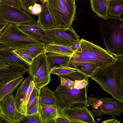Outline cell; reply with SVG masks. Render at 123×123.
<instances>
[{
    "label": "cell",
    "instance_id": "cell-1",
    "mask_svg": "<svg viewBox=\"0 0 123 123\" xmlns=\"http://www.w3.org/2000/svg\"><path fill=\"white\" fill-rule=\"evenodd\" d=\"M90 78L113 98L123 102V56L104 68H98Z\"/></svg>",
    "mask_w": 123,
    "mask_h": 123
},
{
    "label": "cell",
    "instance_id": "cell-2",
    "mask_svg": "<svg viewBox=\"0 0 123 123\" xmlns=\"http://www.w3.org/2000/svg\"><path fill=\"white\" fill-rule=\"evenodd\" d=\"M80 41L79 47L63 67L78 70L77 67L79 65L89 62L95 63L98 68H103L115 61L116 58L106 50L84 39H81Z\"/></svg>",
    "mask_w": 123,
    "mask_h": 123
},
{
    "label": "cell",
    "instance_id": "cell-3",
    "mask_svg": "<svg viewBox=\"0 0 123 123\" xmlns=\"http://www.w3.org/2000/svg\"><path fill=\"white\" fill-rule=\"evenodd\" d=\"M98 20L107 51L115 58L123 56V19L108 17Z\"/></svg>",
    "mask_w": 123,
    "mask_h": 123
},
{
    "label": "cell",
    "instance_id": "cell-4",
    "mask_svg": "<svg viewBox=\"0 0 123 123\" xmlns=\"http://www.w3.org/2000/svg\"><path fill=\"white\" fill-rule=\"evenodd\" d=\"M46 5L55 28H70L76 12L74 0H47Z\"/></svg>",
    "mask_w": 123,
    "mask_h": 123
},
{
    "label": "cell",
    "instance_id": "cell-5",
    "mask_svg": "<svg viewBox=\"0 0 123 123\" xmlns=\"http://www.w3.org/2000/svg\"><path fill=\"white\" fill-rule=\"evenodd\" d=\"M88 87V85L83 89H78L74 86L59 85L54 92L60 105L58 111L64 108L87 106Z\"/></svg>",
    "mask_w": 123,
    "mask_h": 123
},
{
    "label": "cell",
    "instance_id": "cell-6",
    "mask_svg": "<svg viewBox=\"0 0 123 123\" xmlns=\"http://www.w3.org/2000/svg\"><path fill=\"white\" fill-rule=\"evenodd\" d=\"M0 42L8 46L12 50L28 45H46L24 32L16 25L10 23L0 35Z\"/></svg>",
    "mask_w": 123,
    "mask_h": 123
},
{
    "label": "cell",
    "instance_id": "cell-7",
    "mask_svg": "<svg viewBox=\"0 0 123 123\" xmlns=\"http://www.w3.org/2000/svg\"><path fill=\"white\" fill-rule=\"evenodd\" d=\"M87 104L93 108L90 111L94 118L105 114L115 117L123 113V104L113 98L87 96Z\"/></svg>",
    "mask_w": 123,
    "mask_h": 123
},
{
    "label": "cell",
    "instance_id": "cell-8",
    "mask_svg": "<svg viewBox=\"0 0 123 123\" xmlns=\"http://www.w3.org/2000/svg\"><path fill=\"white\" fill-rule=\"evenodd\" d=\"M3 22L16 25L37 23L34 17L21 8L0 3V23Z\"/></svg>",
    "mask_w": 123,
    "mask_h": 123
},
{
    "label": "cell",
    "instance_id": "cell-9",
    "mask_svg": "<svg viewBox=\"0 0 123 123\" xmlns=\"http://www.w3.org/2000/svg\"><path fill=\"white\" fill-rule=\"evenodd\" d=\"M44 30L53 44L69 47L80 40V36L73 27Z\"/></svg>",
    "mask_w": 123,
    "mask_h": 123
},
{
    "label": "cell",
    "instance_id": "cell-10",
    "mask_svg": "<svg viewBox=\"0 0 123 123\" xmlns=\"http://www.w3.org/2000/svg\"><path fill=\"white\" fill-rule=\"evenodd\" d=\"M13 93L0 101V113L13 123H18L25 115L18 110Z\"/></svg>",
    "mask_w": 123,
    "mask_h": 123
},
{
    "label": "cell",
    "instance_id": "cell-11",
    "mask_svg": "<svg viewBox=\"0 0 123 123\" xmlns=\"http://www.w3.org/2000/svg\"><path fill=\"white\" fill-rule=\"evenodd\" d=\"M58 114L62 117L86 122L92 123L95 121L87 106L63 108L58 111Z\"/></svg>",
    "mask_w": 123,
    "mask_h": 123
},
{
    "label": "cell",
    "instance_id": "cell-12",
    "mask_svg": "<svg viewBox=\"0 0 123 123\" xmlns=\"http://www.w3.org/2000/svg\"><path fill=\"white\" fill-rule=\"evenodd\" d=\"M32 77L29 75L26 78L16 89V94L14 95L18 110L23 115L26 116L27 106L26 100L27 93L32 81Z\"/></svg>",
    "mask_w": 123,
    "mask_h": 123
},
{
    "label": "cell",
    "instance_id": "cell-13",
    "mask_svg": "<svg viewBox=\"0 0 123 123\" xmlns=\"http://www.w3.org/2000/svg\"><path fill=\"white\" fill-rule=\"evenodd\" d=\"M16 25L22 31L34 39L45 44L52 43L45 30L37 24H22Z\"/></svg>",
    "mask_w": 123,
    "mask_h": 123
},
{
    "label": "cell",
    "instance_id": "cell-14",
    "mask_svg": "<svg viewBox=\"0 0 123 123\" xmlns=\"http://www.w3.org/2000/svg\"><path fill=\"white\" fill-rule=\"evenodd\" d=\"M50 74H57L60 77L74 81L85 79L88 81L89 77L78 70L65 67H54L50 69Z\"/></svg>",
    "mask_w": 123,
    "mask_h": 123
},
{
    "label": "cell",
    "instance_id": "cell-15",
    "mask_svg": "<svg viewBox=\"0 0 123 123\" xmlns=\"http://www.w3.org/2000/svg\"><path fill=\"white\" fill-rule=\"evenodd\" d=\"M45 54L42 53L34 58L30 65L28 72L32 80L43 72L50 70Z\"/></svg>",
    "mask_w": 123,
    "mask_h": 123
},
{
    "label": "cell",
    "instance_id": "cell-16",
    "mask_svg": "<svg viewBox=\"0 0 123 123\" xmlns=\"http://www.w3.org/2000/svg\"><path fill=\"white\" fill-rule=\"evenodd\" d=\"M29 68L9 65L6 68L0 69V83L9 82L22 76L28 71Z\"/></svg>",
    "mask_w": 123,
    "mask_h": 123
},
{
    "label": "cell",
    "instance_id": "cell-17",
    "mask_svg": "<svg viewBox=\"0 0 123 123\" xmlns=\"http://www.w3.org/2000/svg\"><path fill=\"white\" fill-rule=\"evenodd\" d=\"M39 104L55 107L59 111L60 105L54 92L47 87H44L39 90Z\"/></svg>",
    "mask_w": 123,
    "mask_h": 123
},
{
    "label": "cell",
    "instance_id": "cell-18",
    "mask_svg": "<svg viewBox=\"0 0 123 123\" xmlns=\"http://www.w3.org/2000/svg\"><path fill=\"white\" fill-rule=\"evenodd\" d=\"M47 0H40L42 4V9L38 15L37 24L44 30L54 28V24L50 13L46 6Z\"/></svg>",
    "mask_w": 123,
    "mask_h": 123
},
{
    "label": "cell",
    "instance_id": "cell-19",
    "mask_svg": "<svg viewBox=\"0 0 123 123\" xmlns=\"http://www.w3.org/2000/svg\"><path fill=\"white\" fill-rule=\"evenodd\" d=\"M38 113L43 123H48L54 120L59 116L57 108L40 104L38 107Z\"/></svg>",
    "mask_w": 123,
    "mask_h": 123
},
{
    "label": "cell",
    "instance_id": "cell-20",
    "mask_svg": "<svg viewBox=\"0 0 123 123\" xmlns=\"http://www.w3.org/2000/svg\"><path fill=\"white\" fill-rule=\"evenodd\" d=\"M0 57L9 65L23 68H29L30 66L15 55L12 50L0 51Z\"/></svg>",
    "mask_w": 123,
    "mask_h": 123
},
{
    "label": "cell",
    "instance_id": "cell-21",
    "mask_svg": "<svg viewBox=\"0 0 123 123\" xmlns=\"http://www.w3.org/2000/svg\"><path fill=\"white\" fill-rule=\"evenodd\" d=\"M47 60L50 70L54 67H63L68 63L70 56L46 53Z\"/></svg>",
    "mask_w": 123,
    "mask_h": 123
},
{
    "label": "cell",
    "instance_id": "cell-22",
    "mask_svg": "<svg viewBox=\"0 0 123 123\" xmlns=\"http://www.w3.org/2000/svg\"><path fill=\"white\" fill-rule=\"evenodd\" d=\"M91 10L100 18L105 19L108 17V0H90Z\"/></svg>",
    "mask_w": 123,
    "mask_h": 123
},
{
    "label": "cell",
    "instance_id": "cell-23",
    "mask_svg": "<svg viewBox=\"0 0 123 123\" xmlns=\"http://www.w3.org/2000/svg\"><path fill=\"white\" fill-rule=\"evenodd\" d=\"M123 13V0H108V17L121 18Z\"/></svg>",
    "mask_w": 123,
    "mask_h": 123
},
{
    "label": "cell",
    "instance_id": "cell-24",
    "mask_svg": "<svg viewBox=\"0 0 123 123\" xmlns=\"http://www.w3.org/2000/svg\"><path fill=\"white\" fill-rule=\"evenodd\" d=\"M69 47L52 43L46 44L45 49L46 53L49 52L71 56L74 52L70 49Z\"/></svg>",
    "mask_w": 123,
    "mask_h": 123
},
{
    "label": "cell",
    "instance_id": "cell-25",
    "mask_svg": "<svg viewBox=\"0 0 123 123\" xmlns=\"http://www.w3.org/2000/svg\"><path fill=\"white\" fill-rule=\"evenodd\" d=\"M24 79L22 76L17 77L10 81L0 90V101L6 95L13 92L21 84Z\"/></svg>",
    "mask_w": 123,
    "mask_h": 123
},
{
    "label": "cell",
    "instance_id": "cell-26",
    "mask_svg": "<svg viewBox=\"0 0 123 123\" xmlns=\"http://www.w3.org/2000/svg\"><path fill=\"white\" fill-rule=\"evenodd\" d=\"M45 45L42 44L28 45L16 50L25 52L33 59L41 54L46 53Z\"/></svg>",
    "mask_w": 123,
    "mask_h": 123
},
{
    "label": "cell",
    "instance_id": "cell-27",
    "mask_svg": "<svg viewBox=\"0 0 123 123\" xmlns=\"http://www.w3.org/2000/svg\"><path fill=\"white\" fill-rule=\"evenodd\" d=\"M50 70L43 72L32 80L35 87L39 90L50 82L51 78Z\"/></svg>",
    "mask_w": 123,
    "mask_h": 123
},
{
    "label": "cell",
    "instance_id": "cell-28",
    "mask_svg": "<svg viewBox=\"0 0 123 123\" xmlns=\"http://www.w3.org/2000/svg\"><path fill=\"white\" fill-rule=\"evenodd\" d=\"M98 68L95 64L89 62L82 63L77 67L78 70L90 77Z\"/></svg>",
    "mask_w": 123,
    "mask_h": 123
},
{
    "label": "cell",
    "instance_id": "cell-29",
    "mask_svg": "<svg viewBox=\"0 0 123 123\" xmlns=\"http://www.w3.org/2000/svg\"><path fill=\"white\" fill-rule=\"evenodd\" d=\"M18 123H43L38 113L37 114L24 116Z\"/></svg>",
    "mask_w": 123,
    "mask_h": 123
},
{
    "label": "cell",
    "instance_id": "cell-30",
    "mask_svg": "<svg viewBox=\"0 0 123 123\" xmlns=\"http://www.w3.org/2000/svg\"><path fill=\"white\" fill-rule=\"evenodd\" d=\"M39 90L35 86L33 89L27 103V110L30 107L39 102Z\"/></svg>",
    "mask_w": 123,
    "mask_h": 123
},
{
    "label": "cell",
    "instance_id": "cell-31",
    "mask_svg": "<svg viewBox=\"0 0 123 123\" xmlns=\"http://www.w3.org/2000/svg\"><path fill=\"white\" fill-rule=\"evenodd\" d=\"M12 51L15 55L29 65L32 63L33 59L27 53L16 50H12Z\"/></svg>",
    "mask_w": 123,
    "mask_h": 123
},
{
    "label": "cell",
    "instance_id": "cell-32",
    "mask_svg": "<svg viewBox=\"0 0 123 123\" xmlns=\"http://www.w3.org/2000/svg\"><path fill=\"white\" fill-rule=\"evenodd\" d=\"M21 8L26 12L30 14L33 6L38 1L36 0H20Z\"/></svg>",
    "mask_w": 123,
    "mask_h": 123
},
{
    "label": "cell",
    "instance_id": "cell-33",
    "mask_svg": "<svg viewBox=\"0 0 123 123\" xmlns=\"http://www.w3.org/2000/svg\"><path fill=\"white\" fill-rule=\"evenodd\" d=\"M0 3L10 6L21 8L20 0H0Z\"/></svg>",
    "mask_w": 123,
    "mask_h": 123
},
{
    "label": "cell",
    "instance_id": "cell-34",
    "mask_svg": "<svg viewBox=\"0 0 123 123\" xmlns=\"http://www.w3.org/2000/svg\"><path fill=\"white\" fill-rule=\"evenodd\" d=\"M88 81L85 79L76 80L74 82V87L78 89H83L88 85Z\"/></svg>",
    "mask_w": 123,
    "mask_h": 123
},
{
    "label": "cell",
    "instance_id": "cell-35",
    "mask_svg": "<svg viewBox=\"0 0 123 123\" xmlns=\"http://www.w3.org/2000/svg\"><path fill=\"white\" fill-rule=\"evenodd\" d=\"M39 102L32 105L27 110V115L35 114L38 113Z\"/></svg>",
    "mask_w": 123,
    "mask_h": 123
},
{
    "label": "cell",
    "instance_id": "cell-36",
    "mask_svg": "<svg viewBox=\"0 0 123 123\" xmlns=\"http://www.w3.org/2000/svg\"><path fill=\"white\" fill-rule=\"evenodd\" d=\"M42 9V5L36 3L32 7L31 13L34 15H38L41 12Z\"/></svg>",
    "mask_w": 123,
    "mask_h": 123
},
{
    "label": "cell",
    "instance_id": "cell-37",
    "mask_svg": "<svg viewBox=\"0 0 123 123\" xmlns=\"http://www.w3.org/2000/svg\"><path fill=\"white\" fill-rule=\"evenodd\" d=\"M60 85L67 87H72L74 86V82L68 79L60 77Z\"/></svg>",
    "mask_w": 123,
    "mask_h": 123
},
{
    "label": "cell",
    "instance_id": "cell-38",
    "mask_svg": "<svg viewBox=\"0 0 123 123\" xmlns=\"http://www.w3.org/2000/svg\"><path fill=\"white\" fill-rule=\"evenodd\" d=\"M54 123H71L66 118L59 115L54 121Z\"/></svg>",
    "mask_w": 123,
    "mask_h": 123
},
{
    "label": "cell",
    "instance_id": "cell-39",
    "mask_svg": "<svg viewBox=\"0 0 123 123\" xmlns=\"http://www.w3.org/2000/svg\"><path fill=\"white\" fill-rule=\"evenodd\" d=\"M35 86L34 83L32 80L31 83L27 94L26 100V104L27 106L29 98L31 93L33 89Z\"/></svg>",
    "mask_w": 123,
    "mask_h": 123
},
{
    "label": "cell",
    "instance_id": "cell-40",
    "mask_svg": "<svg viewBox=\"0 0 123 123\" xmlns=\"http://www.w3.org/2000/svg\"><path fill=\"white\" fill-rule=\"evenodd\" d=\"M9 65L0 57V69L6 68Z\"/></svg>",
    "mask_w": 123,
    "mask_h": 123
},
{
    "label": "cell",
    "instance_id": "cell-41",
    "mask_svg": "<svg viewBox=\"0 0 123 123\" xmlns=\"http://www.w3.org/2000/svg\"><path fill=\"white\" fill-rule=\"evenodd\" d=\"M102 123H121L118 121L115 117L111 119H108L104 121Z\"/></svg>",
    "mask_w": 123,
    "mask_h": 123
},
{
    "label": "cell",
    "instance_id": "cell-42",
    "mask_svg": "<svg viewBox=\"0 0 123 123\" xmlns=\"http://www.w3.org/2000/svg\"><path fill=\"white\" fill-rule=\"evenodd\" d=\"M0 123H13L0 113Z\"/></svg>",
    "mask_w": 123,
    "mask_h": 123
},
{
    "label": "cell",
    "instance_id": "cell-43",
    "mask_svg": "<svg viewBox=\"0 0 123 123\" xmlns=\"http://www.w3.org/2000/svg\"><path fill=\"white\" fill-rule=\"evenodd\" d=\"M80 41L77 42L73 45L69 47L70 49L74 52H75L79 47L80 45Z\"/></svg>",
    "mask_w": 123,
    "mask_h": 123
},
{
    "label": "cell",
    "instance_id": "cell-44",
    "mask_svg": "<svg viewBox=\"0 0 123 123\" xmlns=\"http://www.w3.org/2000/svg\"><path fill=\"white\" fill-rule=\"evenodd\" d=\"M8 23L7 22L0 23V35Z\"/></svg>",
    "mask_w": 123,
    "mask_h": 123
},
{
    "label": "cell",
    "instance_id": "cell-45",
    "mask_svg": "<svg viewBox=\"0 0 123 123\" xmlns=\"http://www.w3.org/2000/svg\"><path fill=\"white\" fill-rule=\"evenodd\" d=\"M8 49L11 50L8 46L0 42V51Z\"/></svg>",
    "mask_w": 123,
    "mask_h": 123
},
{
    "label": "cell",
    "instance_id": "cell-46",
    "mask_svg": "<svg viewBox=\"0 0 123 123\" xmlns=\"http://www.w3.org/2000/svg\"><path fill=\"white\" fill-rule=\"evenodd\" d=\"M65 118L69 120L70 121L71 123H98L95 121L92 123H89L76 120L68 118L66 117Z\"/></svg>",
    "mask_w": 123,
    "mask_h": 123
},
{
    "label": "cell",
    "instance_id": "cell-47",
    "mask_svg": "<svg viewBox=\"0 0 123 123\" xmlns=\"http://www.w3.org/2000/svg\"><path fill=\"white\" fill-rule=\"evenodd\" d=\"M10 81L5 83H0V90L7 85Z\"/></svg>",
    "mask_w": 123,
    "mask_h": 123
},
{
    "label": "cell",
    "instance_id": "cell-48",
    "mask_svg": "<svg viewBox=\"0 0 123 123\" xmlns=\"http://www.w3.org/2000/svg\"><path fill=\"white\" fill-rule=\"evenodd\" d=\"M54 120L53 121H51L49 123H54Z\"/></svg>",
    "mask_w": 123,
    "mask_h": 123
}]
</instances>
